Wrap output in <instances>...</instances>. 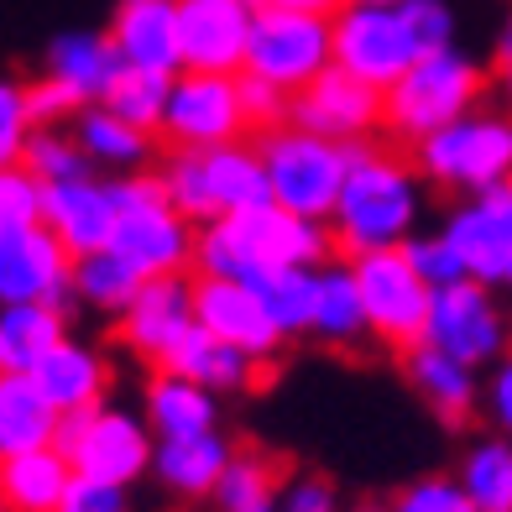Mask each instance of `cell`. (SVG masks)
Here are the masks:
<instances>
[{"instance_id":"obj_56","label":"cell","mask_w":512,"mask_h":512,"mask_svg":"<svg viewBox=\"0 0 512 512\" xmlns=\"http://www.w3.org/2000/svg\"><path fill=\"white\" fill-rule=\"evenodd\" d=\"M0 178H6V173H0Z\"/></svg>"},{"instance_id":"obj_39","label":"cell","mask_w":512,"mask_h":512,"mask_svg":"<svg viewBox=\"0 0 512 512\" xmlns=\"http://www.w3.org/2000/svg\"><path fill=\"white\" fill-rule=\"evenodd\" d=\"M21 168H27V173L42 183V189H53V183L89 178V152L79 147V136H63V131L53 126V131H37L32 142H27Z\"/></svg>"},{"instance_id":"obj_55","label":"cell","mask_w":512,"mask_h":512,"mask_svg":"<svg viewBox=\"0 0 512 512\" xmlns=\"http://www.w3.org/2000/svg\"><path fill=\"white\" fill-rule=\"evenodd\" d=\"M0 512H11V507H6V497H0Z\"/></svg>"},{"instance_id":"obj_23","label":"cell","mask_w":512,"mask_h":512,"mask_svg":"<svg viewBox=\"0 0 512 512\" xmlns=\"http://www.w3.org/2000/svg\"><path fill=\"white\" fill-rule=\"evenodd\" d=\"M32 382L48 392V403L58 413H89V408H105V382L110 371L100 361V351H89L79 340H63L53 345L42 366L32 371Z\"/></svg>"},{"instance_id":"obj_1","label":"cell","mask_w":512,"mask_h":512,"mask_svg":"<svg viewBox=\"0 0 512 512\" xmlns=\"http://www.w3.org/2000/svg\"><path fill=\"white\" fill-rule=\"evenodd\" d=\"M335 251L330 225L288 215V209H246V215H225L199 230L194 246V277H225V283H256L283 267H324Z\"/></svg>"},{"instance_id":"obj_11","label":"cell","mask_w":512,"mask_h":512,"mask_svg":"<svg viewBox=\"0 0 512 512\" xmlns=\"http://www.w3.org/2000/svg\"><path fill=\"white\" fill-rule=\"evenodd\" d=\"M351 272H356V288H361V304H366L371 335L387 340V345H398V351H413V345H424L434 288L408 267L403 246H398V251L356 256Z\"/></svg>"},{"instance_id":"obj_18","label":"cell","mask_w":512,"mask_h":512,"mask_svg":"<svg viewBox=\"0 0 512 512\" xmlns=\"http://www.w3.org/2000/svg\"><path fill=\"white\" fill-rule=\"evenodd\" d=\"M194 324H199L194 319V277H152L136 293V304L121 314V340L142 361L162 366Z\"/></svg>"},{"instance_id":"obj_29","label":"cell","mask_w":512,"mask_h":512,"mask_svg":"<svg viewBox=\"0 0 512 512\" xmlns=\"http://www.w3.org/2000/svg\"><path fill=\"white\" fill-rule=\"evenodd\" d=\"M63 314L48 304H11L0 309V377H32L42 356L63 345Z\"/></svg>"},{"instance_id":"obj_24","label":"cell","mask_w":512,"mask_h":512,"mask_svg":"<svg viewBox=\"0 0 512 512\" xmlns=\"http://www.w3.org/2000/svg\"><path fill=\"white\" fill-rule=\"evenodd\" d=\"M68 486H74V465L58 445L0 460V497L11 512H58Z\"/></svg>"},{"instance_id":"obj_28","label":"cell","mask_w":512,"mask_h":512,"mask_svg":"<svg viewBox=\"0 0 512 512\" xmlns=\"http://www.w3.org/2000/svg\"><path fill=\"white\" fill-rule=\"evenodd\" d=\"M147 429L157 439L215 434V392H204L189 377H173V371H152V382H147Z\"/></svg>"},{"instance_id":"obj_53","label":"cell","mask_w":512,"mask_h":512,"mask_svg":"<svg viewBox=\"0 0 512 512\" xmlns=\"http://www.w3.org/2000/svg\"><path fill=\"white\" fill-rule=\"evenodd\" d=\"M351 512H392V507H377V502H361V507H351Z\"/></svg>"},{"instance_id":"obj_20","label":"cell","mask_w":512,"mask_h":512,"mask_svg":"<svg viewBox=\"0 0 512 512\" xmlns=\"http://www.w3.org/2000/svg\"><path fill=\"white\" fill-rule=\"evenodd\" d=\"M110 42L126 68L147 74H183L178 0H121L110 16Z\"/></svg>"},{"instance_id":"obj_27","label":"cell","mask_w":512,"mask_h":512,"mask_svg":"<svg viewBox=\"0 0 512 512\" xmlns=\"http://www.w3.org/2000/svg\"><path fill=\"white\" fill-rule=\"evenodd\" d=\"M157 371H173V377H189V382H199L204 392H241V387H251L256 382V361L251 356H241L236 345H225V340H215L209 330H194L178 340V351L162 361Z\"/></svg>"},{"instance_id":"obj_30","label":"cell","mask_w":512,"mask_h":512,"mask_svg":"<svg viewBox=\"0 0 512 512\" xmlns=\"http://www.w3.org/2000/svg\"><path fill=\"white\" fill-rule=\"evenodd\" d=\"M209 157V183H215L220 215H246V209H267L272 204V183H267V162L251 142L236 147H215Z\"/></svg>"},{"instance_id":"obj_15","label":"cell","mask_w":512,"mask_h":512,"mask_svg":"<svg viewBox=\"0 0 512 512\" xmlns=\"http://www.w3.org/2000/svg\"><path fill=\"white\" fill-rule=\"evenodd\" d=\"M256 0H178L183 74H241Z\"/></svg>"},{"instance_id":"obj_51","label":"cell","mask_w":512,"mask_h":512,"mask_svg":"<svg viewBox=\"0 0 512 512\" xmlns=\"http://www.w3.org/2000/svg\"><path fill=\"white\" fill-rule=\"evenodd\" d=\"M345 0H256V11H314V16H335Z\"/></svg>"},{"instance_id":"obj_41","label":"cell","mask_w":512,"mask_h":512,"mask_svg":"<svg viewBox=\"0 0 512 512\" xmlns=\"http://www.w3.org/2000/svg\"><path fill=\"white\" fill-rule=\"evenodd\" d=\"M403 256H408V267L424 277V283L439 293V288H455V283H471V272H465V262H460V251L445 241V230L439 236H424V241H408L403 246Z\"/></svg>"},{"instance_id":"obj_54","label":"cell","mask_w":512,"mask_h":512,"mask_svg":"<svg viewBox=\"0 0 512 512\" xmlns=\"http://www.w3.org/2000/svg\"><path fill=\"white\" fill-rule=\"evenodd\" d=\"M246 512H277V502H272V507H246Z\"/></svg>"},{"instance_id":"obj_17","label":"cell","mask_w":512,"mask_h":512,"mask_svg":"<svg viewBox=\"0 0 512 512\" xmlns=\"http://www.w3.org/2000/svg\"><path fill=\"white\" fill-rule=\"evenodd\" d=\"M194 319L199 330H209L215 340L236 345L251 361H272L283 335L267 319L262 298H256L251 283H225V277H194Z\"/></svg>"},{"instance_id":"obj_5","label":"cell","mask_w":512,"mask_h":512,"mask_svg":"<svg viewBox=\"0 0 512 512\" xmlns=\"http://www.w3.org/2000/svg\"><path fill=\"white\" fill-rule=\"evenodd\" d=\"M256 152H262V162H267V183H272L277 209L330 225L335 204H340V189H345V178H351L356 147L324 142V136L298 131V126H277V131L256 136Z\"/></svg>"},{"instance_id":"obj_33","label":"cell","mask_w":512,"mask_h":512,"mask_svg":"<svg viewBox=\"0 0 512 512\" xmlns=\"http://www.w3.org/2000/svg\"><path fill=\"white\" fill-rule=\"evenodd\" d=\"M314 335H319V340H330V345H356L361 335H371L366 304H361V288H356L351 262H345V267H324V272H319Z\"/></svg>"},{"instance_id":"obj_19","label":"cell","mask_w":512,"mask_h":512,"mask_svg":"<svg viewBox=\"0 0 512 512\" xmlns=\"http://www.w3.org/2000/svg\"><path fill=\"white\" fill-rule=\"evenodd\" d=\"M42 225L63 241V251L74 256H95V251H110V236H115V194L110 183H95V178H74V183H53L42 189Z\"/></svg>"},{"instance_id":"obj_26","label":"cell","mask_w":512,"mask_h":512,"mask_svg":"<svg viewBox=\"0 0 512 512\" xmlns=\"http://www.w3.org/2000/svg\"><path fill=\"white\" fill-rule=\"evenodd\" d=\"M230 450L220 434H189V439H157L152 476L162 486H173L183 497H215V486L230 465Z\"/></svg>"},{"instance_id":"obj_31","label":"cell","mask_w":512,"mask_h":512,"mask_svg":"<svg viewBox=\"0 0 512 512\" xmlns=\"http://www.w3.org/2000/svg\"><path fill=\"white\" fill-rule=\"evenodd\" d=\"M283 486H288L283 460L267 455V450H251V445H241L236 455H230V465H225L220 486H215V507H220V512L272 507L277 497H283Z\"/></svg>"},{"instance_id":"obj_3","label":"cell","mask_w":512,"mask_h":512,"mask_svg":"<svg viewBox=\"0 0 512 512\" xmlns=\"http://www.w3.org/2000/svg\"><path fill=\"white\" fill-rule=\"evenodd\" d=\"M481 89H486V74L476 58H465L460 48L429 53L382 95V126L418 147L445 126L465 121L471 110H481Z\"/></svg>"},{"instance_id":"obj_38","label":"cell","mask_w":512,"mask_h":512,"mask_svg":"<svg viewBox=\"0 0 512 512\" xmlns=\"http://www.w3.org/2000/svg\"><path fill=\"white\" fill-rule=\"evenodd\" d=\"M173 79H178V74H147V68H126V74L110 84L105 110H115V115H121V121H131L136 131L162 136V115H168V100H173Z\"/></svg>"},{"instance_id":"obj_48","label":"cell","mask_w":512,"mask_h":512,"mask_svg":"<svg viewBox=\"0 0 512 512\" xmlns=\"http://www.w3.org/2000/svg\"><path fill=\"white\" fill-rule=\"evenodd\" d=\"M58 512H126V486H105V481H89V476H74L68 497Z\"/></svg>"},{"instance_id":"obj_13","label":"cell","mask_w":512,"mask_h":512,"mask_svg":"<svg viewBox=\"0 0 512 512\" xmlns=\"http://www.w3.org/2000/svg\"><path fill=\"white\" fill-rule=\"evenodd\" d=\"M434 351H445L465 366H486V361H502V351L512 345V319L497 309L492 288L481 283H455V288H439L434 304H429V335H424Z\"/></svg>"},{"instance_id":"obj_22","label":"cell","mask_w":512,"mask_h":512,"mask_svg":"<svg viewBox=\"0 0 512 512\" xmlns=\"http://www.w3.org/2000/svg\"><path fill=\"white\" fill-rule=\"evenodd\" d=\"M403 377H408V387L418 392V398L445 418V424H465L471 408H476V398H481L476 371L465 361H455V356H445V351H434L429 340L413 345V351H403Z\"/></svg>"},{"instance_id":"obj_16","label":"cell","mask_w":512,"mask_h":512,"mask_svg":"<svg viewBox=\"0 0 512 512\" xmlns=\"http://www.w3.org/2000/svg\"><path fill=\"white\" fill-rule=\"evenodd\" d=\"M445 241L460 251L471 283L512 288V183L507 189L465 199L445 220Z\"/></svg>"},{"instance_id":"obj_6","label":"cell","mask_w":512,"mask_h":512,"mask_svg":"<svg viewBox=\"0 0 512 512\" xmlns=\"http://www.w3.org/2000/svg\"><path fill=\"white\" fill-rule=\"evenodd\" d=\"M413 162L429 183L450 194H492L512 183V110H471L465 121L413 147Z\"/></svg>"},{"instance_id":"obj_34","label":"cell","mask_w":512,"mask_h":512,"mask_svg":"<svg viewBox=\"0 0 512 512\" xmlns=\"http://www.w3.org/2000/svg\"><path fill=\"white\" fill-rule=\"evenodd\" d=\"M142 288H147V277L115 251H95V256H79L74 262V293L100 314H126Z\"/></svg>"},{"instance_id":"obj_42","label":"cell","mask_w":512,"mask_h":512,"mask_svg":"<svg viewBox=\"0 0 512 512\" xmlns=\"http://www.w3.org/2000/svg\"><path fill=\"white\" fill-rule=\"evenodd\" d=\"M392 512H476V502L465 497V486L455 476H424L398 492Z\"/></svg>"},{"instance_id":"obj_21","label":"cell","mask_w":512,"mask_h":512,"mask_svg":"<svg viewBox=\"0 0 512 512\" xmlns=\"http://www.w3.org/2000/svg\"><path fill=\"white\" fill-rule=\"evenodd\" d=\"M126 74L110 32H63L48 48V79L68 84L84 105H105L110 84Z\"/></svg>"},{"instance_id":"obj_14","label":"cell","mask_w":512,"mask_h":512,"mask_svg":"<svg viewBox=\"0 0 512 512\" xmlns=\"http://www.w3.org/2000/svg\"><path fill=\"white\" fill-rule=\"evenodd\" d=\"M288 126L314 131L324 142H340V147H361L382 126V89L351 79L345 68H324L309 89L293 95Z\"/></svg>"},{"instance_id":"obj_45","label":"cell","mask_w":512,"mask_h":512,"mask_svg":"<svg viewBox=\"0 0 512 512\" xmlns=\"http://www.w3.org/2000/svg\"><path fill=\"white\" fill-rule=\"evenodd\" d=\"M0 220H11V225L42 220V183L27 168H6V178H0Z\"/></svg>"},{"instance_id":"obj_7","label":"cell","mask_w":512,"mask_h":512,"mask_svg":"<svg viewBox=\"0 0 512 512\" xmlns=\"http://www.w3.org/2000/svg\"><path fill=\"white\" fill-rule=\"evenodd\" d=\"M324 68H335V21L314 11H256L251 48L241 74L267 79L283 95L309 89Z\"/></svg>"},{"instance_id":"obj_4","label":"cell","mask_w":512,"mask_h":512,"mask_svg":"<svg viewBox=\"0 0 512 512\" xmlns=\"http://www.w3.org/2000/svg\"><path fill=\"white\" fill-rule=\"evenodd\" d=\"M110 194H115V236H110L115 256H126L147 283L152 277H183L194 267L199 230L168 204V189H162L157 173L115 178Z\"/></svg>"},{"instance_id":"obj_44","label":"cell","mask_w":512,"mask_h":512,"mask_svg":"<svg viewBox=\"0 0 512 512\" xmlns=\"http://www.w3.org/2000/svg\"><path fill=\"white\" fill-rule=\"evenodd\" d=\"M27 110H32V126H37V131H53V121H63V115H84L89 105H84L68 84H58V79L42 74L37 84H27Z\"/></svg>"},{"instance_id":"obj_46","label":"cell","mask_w":512,"mask_h":512,"mask_svg":"<svg viewBox=\"0 0 512 512\" xmlns=\"http://www.w3.org/2000/svg\"><path fill=\"white\" fill-rule=\"evenodd\" d=\"M241 105H246V121H251L256 131H277V126H288L293 95H283V89H272L267 79H251V74H241Z\"/></svg>"},{"instance_id":"obj_2","label":"cell","mask_w":512,"mask_h":512,"mask_svg":"<svg viewBox=\"0 0 512 512\" xmlns=\"http://www.w3.org/2000/svg\"><path fill=\"white\" fill-rule=\"evenodd\" d=\"M418 220V178L403 157H392L382 147H356L351 178L340 189V204L330 215L335 251H345V262L371 251H398L413 241Z\"/></svg>"},{"instance_id":"obj_32","label":"cell","mask_w":512,"mask_h":512,"mask_svg":"<svg viewBox=\"0 0 512 512\" xmlns=\"http://www.w3.org/2000/svg\"><path fill=\"white\" fill-rule=\"evenodd\" d=\"M256 298H262L267 319L277 324V335H304L314 330V309H319V272L314 267H283V272H267L256 277Z\"/></svg>"},{"instance_id":"obj_49","label":"cell","mask_w":512,"mask_h":512,"mask_svg":"<svg viewBox=\"0 0 512 512\" xmlns=\"http://www.w3.org/2000/svg\"><path fill=\"white\" fill-rule=\"evenodd\" d=\"M486 403H492L497 429L512 439V356H502V361H497V371H492V387H486Z\"/></svg>"},{"instance_id":"obj_35","label":"cell","mask_w":512,"mask_h":512,"mask_svg":"<svg viewBox=\"0 0 512 512\" xmlns=\"http://www.w3.org/2000/svg\"><path fill=\"white\" fill-rule=\"evenodd\" d=\"M476 512H512V439H481L465 450L460 476Z\"/></svg>"},{"instance_id":"obj_37","label":"cell","mask_w":512,"mask_h":512,"mask_svg":"<svg viewBox=\"0 0 512 512\" xmlns=\"http://www.w3.org/2000/svg\"><path fill=\"white\" fill-rule=\"evenodd\" d=\"M79 147L89 152V162H105V168H136L147 152H152V136L136 131L131 121H121L115 110L105 105H89L79 115Z\"/></svg>"},{"instance_id":"obj_50","label":"cell","mask_w":512,"mask_h":512,"mask_svg":"<svg viewBox=\"0 0 512 512\" xmlns=\"http://www.w3.org/2000/svg\"><path fill=\"white\" fill-rule=\"evenodd\" d=\"M497 84H502V100L512 110V16H507V27L497 32Z\"/></svg>"},{"instance_id":"obj_52","label":"cell","mask_w":512,"mask_h":512,"mask_svg":"<svg viewBox=\"0 0 512 512\" xmlns=\"http://www.w3.org/2000/svg\"><path fill=\"white\" fill-rule=\"evenodd\" d=\"M345 6H403V0H345Z\"/></svg>"},{"instance_id":"obj_25","label":"cell","mask_w":512,"mask_h":512,"mask_svg":"<svg viewBox=\"0 0 512 512\" xmlns=\"http://www.w3.org/2000/svg\"><path fill=\"white\" fill-rule=\"evenodd\" d=\"M63 413L32 377H0V460L58 445Z\"/></svg>"},{"instance_id":"obj_10","label":"cell","mask_w":512,"mask_h":512,"mask_svg":"<svg viewBox=\"0 0 512 512\" xmlns=\"http://www.w3.org/2000/svg\"><path fill=\"white\" fill-rule=\"evenodd\" d=\"M246 105H241V74H178L173 100L162 115V142L173 152H215L246 142Z\"/></svg>"},{"instance_id":"obj_12","label":"cell","mask_w":512,"mask_h":512,"mask_svg":"<svg viewBox=\"0 0 512 512\" xmlns=\"http://www.w3.org/2000/svg\"><path fill=\"white\" fill-rule=\"evenodd\" d=\"M74 293V256L48 225H11L0 220V309L11 304H48L63 314Z\"/></svg>"},{"instance_id":"obj_8","label":"cell","mask_w":512,"mask_h":512,"mask_svg":"<svg viewBox=\"0 0 512 512\" xmlns=\"http://www.w3.org/2000/svg\"><path fill=\"white\" fill-rule=\"evenodd\" d=\"M58 450L68 455L74 476L105 481V486H131L136 476L152 471L157 439L142 418L115 413V408H89V413H63Z\"/></svg>"},{"instance_id":"obj_36","label":"cell","mask_w":512,"mask_h":512,"mask_svg":"<svg viewBox=\"0 0 512 512\" xmlns=\"http://www.w3.org/2000/svg\"><path fill=\"white\" fill-rule=\"evenodd\" d=\"M157 178H162V189H168V204L194 230L225 220L220 215V199H215V183H209V157L204 152H173L168 162H162Z\"/></svg>"},{"instance_id":"obj_47","label":"cell","mask_w":512,"mask_h":512,"mask_svg":"<svg viewBox=\"0 0 512 512\" xmlns=\"http://www.w3.org/2000/svg\"><path fill=\"white\" fill-rule=\"evenodd\" d=\"M277 512H340V492L330 476H288Z\"/></svg>"},{"instance_id":"obj_40","label":"cell","mask_w":512,"mask_h":512,"mask_svg":"<svg viewBox=\"0 0 512 512\" xmlns=\"http://www.w3.org/2000/svg\"><path fill=\"white\" fill-rule=\"evenodd\" d=\"M32 136H37V126H32V110H27V84L0 79V173L21 168Z\"/></svg>"},{"instance_id":"obj_43","label":"cell","mask_w":512,"mask_h":512,"mask_svg":"<svg viewBox=\"0 0 512 512\" xmlns=\"http://www.w3.org/2000/svg\"><path fill=\"white\" fill-rule=\"evenodd\" d=\"M403 16H408V27H413L424 53L455 48V11L445 6V0H403Z\"/></svg>"},{"instance_id":"obj_9","label":"cell","mask_w":512,"mask_h":512,"mask_svg":"<svg viewBox=\"0 0 512 512\" xmlns=\"http://www.w3.org/2000/svg\"><path fill=\"white\" fill-rule=\"evenodd\" d=\"M330 21H335V68L382 89V95L418 58H429L418 48L403 6H340Z\"/></svg>"}]
</instances>
